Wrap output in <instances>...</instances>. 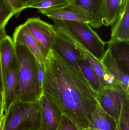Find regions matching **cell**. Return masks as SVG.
<instances>
[{
    "mask_svg": "<svg viewBox=\"0 0 129 130\" xmlns=\"http://www.w3.org/2000/svg\"><path fill=\"white\" fill-rule=\"evenodd\" d=\"M39 12L50 19L72 21L87 23L91 25V16L82 8L74 2L67 6L52 9L38 10Z\"/></svg>",
    "mask_w": 129,
    "mask_h": 130,
    "instance_id": "9",
    "label": "cell"
},
{
    "mask_svg": "<svg viewBox=\"0 0 129 130\" xmlns=\"http://www.w3.org/2000/svg\"><path fill=\"white\" fill-rule=\"evenodd\" d=\"M4 116L0 120V130H1L2 127L3 122H4Z\"/></svg>",
    "mask_w": 129,
    "mask_h": 130,
    "instance_id": "31",
    "label": "cell"
},
{
    "mask_svg": "<svg viewBox=\"0 0 129 130\" xmlns=\"http://www.w3.org/2000/svg\"><path fill=\"white\" fill-rule=\"evenodd\" d=\"M7 36L6 33L5 27H0V43Z\"/></svg>",
    "mask_w": 129,
    "mask_h": 130,
    "instance_id": "29",
    "label": "cell"
},
{
    "mask_svg": "<svg viewBox=\"0 0 129 130\" xmlns=\"http://www.w3.org/2000/svg\"><path fill=\"white\" fill-rule=\"evenodd\" d=\"M42 90L78 130L89 127L91 114L98 104L97 92L81 71L53 50L49 51L45 63Z\"/></svg>",
    "mask_w": 129,
    "mask_h": 130,
    "instance_id": "1",
    "label": "cell"
},
{
    "mask_svg": "<svg viewBox=\"0 0 129 130\" xmlns=\"http://www.w3.org/2000/svg\"><path fill=\"white\" fill-rule=\"evenodd\" d=\"M117 125V121L106 113L98 104L89 118L90 130H115Z\"/></svg>",
    "mask_w": 129,
    "mask_h": 130,
    "instance_id": "16",
    "label": "cell"
},
{
    "mask_svg": "<svg viewBox=\"0 0 129 130\" xmlns=\"http://www.w3.org/2000/svg\"><path fill=\"white\" fill-rule=\"evenodd\" d=\"M103 0H75V3L88 12L92 18L91 27L99 29L102 26L101 9Z\"/></svg>",
    "mask_w": 129,
    "mask_h": 130,
    "instance_id": "18",
    "label": "cell"
},
{
    "mask_svg": "<svg viewBox=\"0 0 129 130\" xmlns=\"http://www.w3.org/2000/svg\"><path fill=\"white\" fill-rule=\"evenodd\" d=\"M16 11V14H19L23 9L22 4L19 0H4Z\"/></svg>",
    "mask_w": 129,
    "mask_h": 130,
    "instance_id": "26",
    "label": "cell"
},
{
    "mask_svg": "<svg viewBox=\"0 0 129 130\" xmlns=\"http://www.w3.org/2000/svg\"><path fill=\"white\" fill-rule=\"evenodd\" d=\"M16 11L4 0H0V27H5Z\"/></svg>",
    "mask_w": 129,
    "mask_h": 130,
    "instance_id": "22",
    "label": "cell"
},
{
    "mask_svg": "<svg viewBox=\"0 0 129 130\" xmlns=\"http://www.w3.org/2000/svg\"><path fill=\"white\" fill-rule=\"evenodd\" d=\"M51 20L54 21V26L57 32L75 46L93 67L100 79V91L104 88L108 84V78L101 62L79 42L71 33L64 21L56 19Z\"/></svg>",
    "mask_w": 129,
    "mask_h": 130,
    "instance_id": "6",
    "label": "cell"
},
{
    "mask_svg": "<svg viewBox=\"0 0 129 130\" xmlns=\"http://www.w3.org/2000/svg\"><path fill=\"white\" fill-rule=\"evenodd\" d=\"M56 130H78V129L70 119L63 114L60 122Z\"/></svg>",
    "mask_w": 129,
    "mask_h": 130,
    "instance_id": "24",
    "label": "cell"
},
{
    "mask_svg": "<svg viewBox=\"0 0 129 130\" xmlns=\"http://www.w3.org/2000/svg\"><path fill=\"white\" fill-rule=\"evenodd\" d=\"M40 124L39 100L28 103L16 101L5 113L1 130H38Z\"/></svg>",
    "mask_w": 129,
    "mask_h": 130,
    "instance_id": "3",
    "label": "cell"
},
{
    "mask_svg": "<svg viewBox=\"0 0 129 130\" xmlns=\"http://www.w3.org/2000/svg\"><path fill=\"white\" fill-rule=\"evenodd\" d=\"M117 125H118V124H117ZM115 130H119V126H118V125H117V128L115 129Z\"/></svg>",
    "mask_w": 129,
    "mask_h": 130,
    "instance_id": "33",
    "label": "cell"
},
{
    "mask_svg": "<svg viewBox=\"0 0 129 130\" xmlns=\"http://www.w3.org/2000/svg\"><path fill=\"white\" fill-rule=\"evenodd\" d=\"M34 59L39 82L40 87L42 89V82L44 75L45 63L40 62L34 57Z\"/></svg>",
    "mask_w": 129,
    "mask_h": 130,
    "instance_id": "25",
    "label": "cell"
},
{
    "mask_svg": "<svg viewBox=\"0 0 129 130\" xmlns=\"http://www.w3.org/2000/svg\"><path fill=\"white\" fill-rule=\"evenodd\" d=\"M15 55V46L13 38L7 35L0 43V63L3 87L6 76Z\"/></svg>",
    "mask_w": 129,
    "mask_h": 130,
    "instance_id": "17",
    "label": "cell"
},
{
    "mask_svg": "<svg viewBox=\"0 0 129 130\" xmlns=\"http://www.w3.org/2000/svg\"><path fill=\"white\" fill-rule=\"evenodd\" d=\"M98 103L104 111L117 121L124 103L129 99V91L120 83L108 84L97 92Z\"/></svg>",
    "mask_w": 129,
    "mask_h": 130,
    "instance_id": "5",
    "label": "cell"
},
{
    "mask_svg": "<svg viewBox=\"0 0 129 130\" xmlns=\"http://www.w3.org/2000/svg\"><path fill=\"white\" fill-rule=\"evenodd\" d=\"M3 87L2 82V75L1 69V63H0V92H3Z\"/></svg>",
    "mask_w": 129,
    "mask_h": 130,
    "instance_id": "30",
    "label": "cell"
},
{
    "mask_svg": "<svg viewBox=\"0 0 129 130\" xmlns=\"http://www.w3.org/2000/svg\"><path fill=\"white\" fill-rule=\"evenodd\" d=\"M40 124L38 130H56L60 122L62 112L50 97L42 92L39 99Z\"/></svg>",
    "mask_w": 129,
    "mask_h": 130,
    "instance_id": "7",
    "label": "cell"
},
{
    "mask_svg": "<svg viewBox=\"0 0 129 130\" xmlns=\"http://www.w3.org/2000/svg\"><path fill=\"white\" fill-rule=\"evenodd\" d=\"M24 24L33 36L49 52L57 35L54 25L43 21L39 17L28 18Z\"/></svg>",
    "mask_w": 129,
    "mask_h": 130,
    "instance_id": "8",
    "label": "cell"
},
{
    "mask_svg": "<svg viewBox=\"0 0 129 130\" xmlns=\"http://www.w3.org/2000/svg\"><path fill=\"white\" fill-rule=\"evenodd\" d=\"M18 82V64L16 53L6 76L3 86L5 113L11 104L16 102V92Z\"/></svg>",
    "mask_w": 129,
    "mask_h": 130,
    "instance_id": "13",
    "label": "cell"
},
{
    "mask_svg": "<svg viewBox=\"0 0 129 130\" xmlns=\"http://www.w3.org/2000/svg\"><path fill=\"white\" fill-rule=\"evenodd\" d=\"M23 7V9L27 8L28 6L37 0H19Z\"/></svg>",
    "mask_w": 129,
    "mask_h": 130,
    "instance_id": "28",
    "label": "cell"
},
{
    "mask_svg": "<svg viewBox=\"0 0 129 130\" xmlns=\"http://www.w3.org/2000/svg\"><path fill=\"white\" fill-rule=\"evenodd\" d=\"M106 43L113 58L129 75V42L111 38Z\"/></svg>",
    "mask_w": 129,
    "mask_h": 130,
    "instance_id": "15",
    "label": "cell"
},
{
    "mask_svg": "<svg viewBox=\"0 0 129 130\" xmlns=\"http://www.w3.org/2000/svg\"><path fill=\"white\" fill-rule=\"evenodd\" d=\"M13 39L15 46H23L38 61L45 63L48 52L33 36L24 24L16 27L13 34Z\"/></svg>",
    "mask_w": 129,
    "mask_h": 130,
    "instance_id": "10",
    "label": "cell"
},
{
    "mask_svg": "<svg viewBox=\"0 0 129 130\" xmlns=\"http://www.w3.org/2000/svg\"><path fill=\"white\" fill-rule=\"evenodd\" d=\"M123 0H103L101 22L106 26H111L116 20L122 6Z\"/></svg>",
    "mask_w": 129,
    "mask_h": 130,
    "instance_id": "19",
    "label": "cell"
},
{
    "mask_svg": "<svg viewBox=\"0 0 129 130\" xmlns=\"http://www.w3.org/2000/svg\"><path fill=\"white\" fill-rule=\"evenodd\" d=\"M80 130H90V129L89 127H88V128H84V129Z\"/></svg>",
    "mask_w": 129,
    "mask_h": 130,
    "instance_id": "32",
    "label": "cell"
},
{
    "mask_svg": "<svg viewBox=\"0 0 129 130\" xmlns=\"http://www.w3.org/2000/svg\"><path fill=\"white\" fill-rule=\"evenodd\" d=\"M117 124L119 130H129V99L123 106Z\"/></svg>",
    "mask_w": 129,
    "mask_h": 130,
    "instance_id": "23",
    "label": "cell"
},
{
    "mask_svg": "<svg viewBox=\"0 0 129 130\" xmlns=\"http://www.w3.org/2000/svg\"><path fill=\"white\" fill-rule=\"evenodd\" d=\"M111 26V38L129 42V0H123L119 12Z\"/></svg>",
    "mask_w": 129,
    "mask_h": 130,
    "instance_id": "14",
    "label": "cell"
},
{
    "mask_svg": "<svg viewBox=\"0 0 129 130\" xmlns=\"http://www.w3.org/2000/svg\"><path fill=\"white\" fill-rule=\"evenodd\" d=\"M75 2V0H37L28 6L27 8L42 9L59 8Z\"/></svg>",
    "mask_w": 129,
    "mask_h": 130,
    "instance_id": "21",
    "label": "cell"
},
{
    "mask_svg": "<svg viewBox=\"0 0 129 130\" xmlns=\"http://www.w3.org/2000/svg\"><path fill=\"white\" fill-rule=\"evenodd\" d=\"M51 49L56 51L72 66L81 71L79 63L84 56L72 44L57 33Z\"/></svg>",
    "mask_w": 129,
    "mask_h": 130,
    "instance_id": "12",
    "label": "cell"
},
{
    "mask_svg": "<svg viewBox=\"0 0 129 130\" xmlns=\"http://www.w3.org/2000/svg\"><path fill=\"white\" fill-rule=\"evenodd\" d=\"M101 62L108 77V84L113 83H120L129 91V75L113 58L108 49L105 51Z\"/></svg>",
    "mask_w": 129,
    "mask_h": 130,
    "instance_id": "11",
    "label": "cell"
},
{
    "mask_svg": "<svg viewBox=\"0 0 129 130\" xmlns=\"http://www.w3.org/2000/svg\"><path fill=\"white\" fill-rule=\"evenodd\" d=\"M4 96L3 92H0V120L4 117Z\"/></svg>",
    "mask_w": 129,
    "mask_h": 130,
    "instance_id": "27",
    "label": "cell"
},
{
    "mask_svg": "<svg viewBox=\"0 0 129 130\" xmlns=\"http://www.w3.org/2000/svg\"><path fill=\"white\" fill-rule=\"evenodd\" d=\"M79 66L81 72L93 90L97 93L99 92L101 88L99 77L93 67L85 56L80 59Z\"/></svg>",
    "mask_w": 129,
    "mask_h": 130,
    "instance_id": "20",
    "label": "cell"
},
{
    "mask_svg": "<svg viewBox=\"0 0 129 130\" xmlns=\"http://www.w3.org/2000/svg\"><path fill=\"white\" fill-rule=\"evenodd\" d=\"M18 64V82L16 101L23 103L38 101L42 94L36 73L34 56L22 45L15 46Z\"/></svg>",
    "mask_w": 129,
    "mask_h": 130,
    "instance_id": "2",
    "label": "cell"
},
{
    "mask_svg": "<svg viewBox=\"0 0 129 130\" xmlns=\"http://www.w3.org/2000/svg\"><path fill=\"white\" fill-rule=\"evenodd\" d=\"M64 21L71 33L79 42L101 62L106 51V42L101 39L89 24Z\"/></svg>",
    "mask_w": 129,
    "mask_h": 130,
    "instance_id": "4",
    "label": "cell"
}]
</instances>
